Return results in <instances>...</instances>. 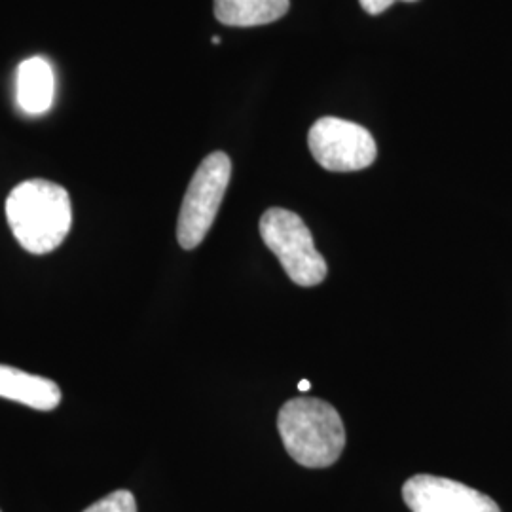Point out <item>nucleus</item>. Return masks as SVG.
Returning <instances> with one entry per match:
<instances>
[{"mask_svg":"<svg viewBox=\"0 0 512 512\" xmlns=\"http://www.w3.org/2000/svg\"><path fill=\"white\" fill-rule=\"evenodd\" d=\"M84 512H137V501L128 490H116Z\"/></svg>","mask_w":512,"mask_h":512,"instance_id":"obj_10","label":"nucleus"},{"mask_svg":"<svg viewBox=\"0 0 512 512\" xmlns=\"http://www.w3.org/2000/svg\"><path fill=\"white\" fill-rule=\"evenodd\" d=\"M289 0H215V18L230 27L268 25L283 18Z\"/></svg>","mask_w":512,"mask_h":512,"instance_id":"obj_9","label":"nucleus"},{"mask_svg":"<svg viewBox=\"0 0 512 512\" xmlns=\"http://www.w3.org/2000/svg\"><path fill=\"white\" fill-rule=\"evenodd\" d=\"M308 145L315 162L336 173L366 169L378 156L376 141L368 129L332 116L311 126Z\"/></svg>","mask_w":512,"mask_h":512,"instance_id":"obj_5","label":"nucleus"},{"mask_svg":"<svg viewBox=\"0 0 512 512\" xmlns=\"http://www.w3.org/2000/svg\"><path fill=\"white\" fill-rule=\"evenodd\" d=\"M0 397L40 412H50L61 404V389L44 376L0 365Z\"/></svg>","mask_w":512,"mask_h":512,"instance_id":"obj_7","label":"nucleus"},{"mask_svg":"<svg viewBox=\"0 0 512 512\" xmlns=\"http://www.w3.org/2000/svg\"><path fill=\"white\" fill-rule=\"evenodd\" d=\"M260 236L274 253L285 274L300 287H315L327 277V262L315 249L306 222L281 207L268 209L260 219Z\"/></svg>","mask_w":512,"mask_h":512,"instance_id":"obj_3","label":"nucleus"},{"mask_svg":"<svg viewBox=\"0 0 512 512\" xmlns=\"http://www.w3.org/2000/svg\"><path fill=\"white\" fill-rule=\"evenodd\" d=\"M213 44H215V46H219V44H220V37H213Z\"/></svg>","mask_w":512,"mask_h":512,"instance_id":"obj_13","label":"nucleus"},{"mask_svg":"<svg viewBox=\"0 0 512 512\" xmlns=\"http://www.w3.org/2000/svg\"><path fill=\"white\" fill-rule=\"evenodd\" d=\"M403 499L412 512H501L492 497L442 476H412Z\"/></svg>","mask_w":512,"mask_h":512,"instance_id":"obj_6","label":"nucleus"},{"mask_svg":"<svg viewBox=\"0 0 512 512\" xmlns=\"http://www.w3.org/2000/svg\"><path fill=\"white\" fill-rule=\"evenodd\" d=\"M230 177L232 162L224 152L209 154L196 169L184 194L177 222V239L186 251L202 245L209 234L228 190Z\"/></svg>","mask_w":512,"mask_h":512,"instance_id":"obj_4","label":"nucleus"},{"mask_svg":"<svg viewBox=\"0 0 512 512\" xmlns=\"http://www.w3.org/2000/svg\"><path fill=\"white\" fill-rule=\"evenodd\" d=\"M6 219L25 251L31 255H48L71 232L73 205L69 192L52 181H25L10 192Z\"/></svg>","mask_w":512,"mask_h":512,"instance_id":"obj_1","label":"nucleus"},{"mask_svg":"<svg viewBox=\"0 0 512 512\" xmlns=\"http://www.w3.org/2000/svg\"><path fill=\"white\" fill-rule=\"evenodd\" d=\"M311 387V384L310 382H308V380H302V382H300V384H298V389H300V391H308V389H310Z\"/></svg>","mask_w":512,"mask_h":512,"instance_id":"obj_12","label":"nucleus"},{"mask_svg":"<svg viewBox=\"0 0 512 512\" xmlns=\"http://www.w3.org/2000/svg\"><path fill=\"white\" fill-rule=\"evenodd\" d=\"M55 95V76L52 65L44 57H29L21 61L16 80L18 105L27 114L48 112Z\"/></svg>","mask_w":512,"mask_h":512,"instance_id":"obj_8","label":"nucleus"},{"mask_svg":"<svg viewBox=\"0 0 512 512\" xmlns=\"http://www.w3.org/2000/svg\"><path fill=\"white\" fill-rule=\"evenodd\" d=\"M359 2H361V6L365 8L368 14L378 16V14H382L389 6H393L399 0H359ZM403 2H416V0H403Z\"/></svg>","mask_w":512,"mask_h":512,"instance_id":"obj_11","label":"nucleus"},{"mask_svg":"<svg viewBox=\"0 0 512 512\" xmlns=\"http://www.w3.org/2000/svg\"><path fill=\"white\" fill-rule=\"evenodd\" d=\"M277 429L291 458L310 469L334 465L346 446L344 421L332 404L298 397L283 404Z\"/></svg>","mask_w":512,"mask_h":512,"instance_id":"obj_2","label":"nucleus"}]
</instances>
